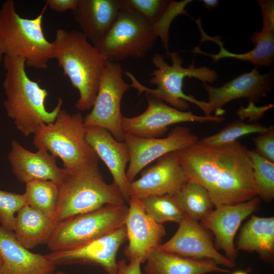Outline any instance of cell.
Masks as SVG:
<instances>
[{
  "label": "cell",
  "mask_w": 274,
  "mask_h": 274,
  "mask_svg": "<svg viewBox=\"0 0 274 274\" xmlns=\"http://www.w3.org/2000/svg\"><path fill=\"white\" fill-rule=\"evenodd\" d=\"M248 150L236 141L210 146L198 140L177 153L188 180L203 186L217 207L258 196Z\"/></svg>",
  "instance_id": "cell-1"
},
{
  "label": "cell",
  "mask_w": 274,
  "mask_h": 274,
  "mask_svg": "<svg viewBox=\"0 0 274 274\" xmlns=\"http://www.w3.org/2000/svg\"><path fill=\"white\" fill-rule=\"evenodd\" d=\"M3 63L6 71L3 86L6 95L3 106L17 129L27 137L41 126L53 122L61 109L63 99L58 98L55 108L48 111L45 100L48 92L28 77L25 61L4 56Z\"/></svg>",
  "instance_id": "cell-2"
},
{
  "label": "cell",
  "mask_w": 274,
  "mask_h": 274,
  "mask_svg": "<svg viewBox=\"0 0 274 274\" xmlns=\"http://www.w3.org/2000/svg\"><path fill=\"white\" fill-rule=\"evenodd\" d=\"M52 44L53 58L79 93L76 109H91L108 61L81 31L59 28Z\"/></svg>",
  "instance_id": "cell-3"
},
{
  "label": "cell",
  "mask_w": 274,
  "mask_h": 274,
  "mask_svg": "<svg viewBox=\"0 0 274 274\" xmlns=\"http://www.w3.org/2000/svg\"><path fill=\"white\" fill-rule=\"evenodd\" d=\"M166 56L170 58L171 65L160 53H155L152 57V62L156 69L150 74L152 78L149 83L156 85V88L145 86L130 72H124L131 80L130 87L136 89L139 95L145 93L146 95L162 100L180 111H186L189 108L188 102H191L198 107L205 116H211L207 101L199 100L193 95H187L184 92L183 81L186 77H193L203 83H211L218 77L216 72L206 66L196 67L194 61L188 67H184L182 66L183 60L177 52L167 51Z\"/></svg>",
  "instance_id": "cell-4"
},
{
  "label": "cell",
  "mask_w": 274,
  "mask_h": 274,
  "mask_svg": "<svg viewBox=\"0 0 274 274\" xmlns=\"http://www.w3.org/2000/svg\"><path fill=\"white\" fill-rule=\"evenodd\" d=\"M45 5L37 17H21L15 3L7 0L0 8V51L4 56L20 58L25 64L36 69H45L53 59L52 42L46 38L43 29Z\"/></svg>",
  "instance_id": "cell-5"
},
{
  "label": "cell",
  "mask_w": 274,
  "mask_h": 274,
  "mask_svg": "<svg viewBox=\"0 0 274 274\" xmlns=\"http://www.w3.org/2000/svg\"><path fill=\"white\" fill-rule=\"evenodd\" d=\"M33 143L38 150H45L59 157L69 173L98 165V157L86 140L81 112L71 114L61 109L53 122L38 128Z\"/></svg>",
  "instance_id": "cell-6"
},
{
  "label": "cell",
  "mask_w": 274,
  "mask_h": 274,
  "mask_svg": "<svg viewBox=\"0 0 274 274\" xmlns=\"http://www.w3.org/2000/svg\"><path fill=\"white\" fill-rule=\"evenodd\" d=\"M125 201L118 189L106 183L98 165L68 174L58 185L56 222L98 209L106 204H122Z\"/></svg>",
  "instance_id": "cell-7"
},
{
  "label": "cell",
  "mask_w": 274,
  "mask_h": 274,
  "mask_svg": "<svg viewBox=\"0 0 274 274\" xmlns=\"http://www.w3.org/2000/svg\"><path fill=\"white\" fill-rule=\"evenodd\" d=\"M128 206L106 204L56 223L47 243L51 252L71 250L125 225Z\"/></svg>",
  "instance_id": "cell-8"
},
{
  "label": "cell",
  "mask_w": 274,
  "mask_h": 274,
  "mask_svg": "<svg viewBox=\"0 0 274 274\" xmlns=\"http://www.w3.org/2000/svg\"><path fill=\"white\" fill-rule=\"evenodd\" d=\"M158 37L153 25L123 4L110 30L100 42L93 46L108 62H118L129 57H144L152 49Z\"/></svg>",
  "instance_id": "cell-9"
},
{
  "label": "cell",
  "mask_w": 274,
  "mask_h": 274,
  "mask_svg": "<svg viewBox=\"0 0 274 274\" xmlns=\"http://www.w3.org/2000/svg\"><path fill=\"white\" fill-rule=\"evenodd\" d=\"M123 73L118 62H107L92 110L83 117L85 126L105 128L120 142L124 139L121 103L130 88L123 80Z\"/></svg>",
  "instance_id": "cell-10"
},
{
  "label": "cell",
  "mask_w": 274,
  "mask_h": 274,
  "mask_svg": "<svg viewBox=\"0 0 274 274\" xmlns=\"http://www.w3.org/2000/svg\"><path fill=\"white\" fill-rule=\"evenodd\" d=\"M148 106L142 114L132 117L123 116L124 133L143 138H159L169 126L183 122H221L224 118L217 116H198L191 111L174 108L162 100L146 95Z\"/></svg>",
  "instance_id": "cell-11"
},
{
  "label": "cell",
  "mask_w": 274,
  "mask_h": 274,
  "mask_svg": "<svg viewBox=\"0 0 274 274\" xmlns=\"http://www.w3.org/2000/svg\"><path fill=\"white\" fill-rule=\"evenodd\" d=\"M127 240L124 225L77 248L50 252L45 257L54 265H90L102 268L107 274H117L116 257L120 246Z\"/></svg>",
  "instance_id": "cell-12"
},
{
  "label": "cell",
  "mask_w": 274,
  "mask_h": 274,
  "mask_svg": "<svg viewBox=\"0 0 274 274\" xmlns=\"http://www.w3.org/2000/svg\"><path fill=\"white\" fill-rule=\"evenodd\" d=\"M186 126L177 125L164 138H143L124 133V142L130 155L126 177L130 183L147 165L168 153L176 151L198 141Z\"/></svg>",
  "instance_id": "cell-13"
},
{
  "label": "cell",
  "mask_w": 274,
  "mask_h": 274,
  "mask_svg": "<svg viewBox=\"0 0 274 274\" xmlns=\"http://www.w3.org/2000/svg\"><path fill=\"white\" fill-rule=\"evenodd\" d=\"M179 224L173 236L158 247L160 249L187 258L211 261L227 268L235 266L217 251L212 233L198 221L185 214Z\"/></svg>",
  "instance_id": "cell-14"
},
{
  "label": "cell",
  "mask_w": 274,
  "mask_h": 274,
  "mask_svg": "<svg viewBox=\"0 0 274 274\" xmlns=\"http://www.w3.org/2000/svg\"><path fill=\"white\" fill-rule=\"evenodd\" d=\"M188 181L176 151L164 155L143 170L139 179L129 183V195L140 199L150 195H173Z\"/></svg>",
  "instance_id": "cell-15"
},
{
  "label": "cell",
  "mask_w": 274,
  "mask_h": 274,
  "mask_svg": "<svg viewBox=\"0 0 274 274\" xmlns=\"http://www.w3.org/2000/svg\"><path fill=\"white\" fill-rule=\"evenodd\" d=\"M260 199L257 196L246 201L218 206L200 221L214 235L215 248L223 250L224 256L233 263L237 256L234 243L237 230L242 221L257 209Z\"/></svg>",
  "instance_id": "cell-16"
},
{
  "label": "cell",
  "mask_w": 274,
  "mask_h": 274,
  "mask_svg": "<svg viewBox=\"0 0 274 274\" xmlns=\"http://www.w3.org/2000/svg\"><path fill=\"white\" fill-rule=\"evenodd\" d=\"M125 220L128 245L124 250L129 261L146 262L150 251L161 245L165 235L164 226L156 223L144 211L140 199L130 197Z\"/></svg>",
  "instance_id": "cell-17"
},
{
  "label": "cell",
  "mask_w": 274,
  "mask_h": 274,
  "mask_svg": "<svg viewBox=\"0 0 274 274\" xmlns=\"http://www.w3.org/2000/svg\"><path fill=\"white\" fill-rule=\"evenodd\" d=\"M256 66L249 72L242 74L220 87L208 83L202 86L208 95L207 101L210 114L220 110L227 102L239 98L249 101H256L271 92L274 85V71L260 74Z\"/></svg>",
  "instance_id": "cell-18"
},
{
  "label": "cell",
  "mask_w": 274,
  "mask_h": 274,
  "mask_svg": "<svg viewBox=\"0 0 274 274\" xmlns=\"http://www.w3.org/2000/svg\"><path fill=\"white\" fill-rule=\"evenodd\" d=\"M87 142L106 165L113 178V184L118 189L124 200L128 201L129 182L126 167L130 159L128 147L124 142L116 140L107 129L96 126H85Z\"/></svg>",
  "instance_id": "cell-19"
},
{
  "label": "cell",
  "mask_w": 274,
  "mask_h": 274,
  "mask_svg": "<svg viewBox=\"0 0 274 274\" xmlns=\"http://www.w3.org/2000/svg\"><path fill=\"white\" fill-rule=\"evenodd\" d=\"M56 157L43 149L32 152L24 148L18 141L11 142V149L8 155L12 170L21 182L33 180H50L60 184L68 172L59 167Z\"/></svg>",
  "instance_id": "cell-20"
},
{
  "label": "cell",
  "mask_w": 274,
  "mask_h": 274,
  "mask_svg": "<svg viewBox=\"0 0 274 274\" xmlns=\"http://www.w3.org/2000/svg\"><path fill=\"white\" fill-rule=\"evenodd\" d=\"M0 274H53L56 266L45 256L30 252L17 240L13 231L0 226Z\"/></svg>",
  "instance_id": "cell-21"
},
{
  "label": "cell",
  "mask_w": 274,
  "mask_h": 274,
  "mask_svg": "<svg viewBox=\"0 0 274 274\" xmlns=\"http://www.w3.org/2000/svg\"><path fill=\"white\" fill-rule=\"evenodd\" d=\"M122 7V0H78L73 13L81 32L94 45L110 30Z\"/></svg>",
  "instance_id": "cell-22"
},
{
  "label": "cell",
  "mask_w": 274,
  "mask_h": 274,
  "mask_svg": "<svg viewBox=\"0 0 274 274\" xmlns=\"http://www.w3.org/2000/svg\"><path fill=\"white\" fill-rule=\"evenodd\" d=\"M257 2L261 8L263 17V27L261 31L255 32L251 40L255 46L251 50L244 53H234L224 47L223 43L218 46V53L213 54L214 62L224 58H233L249 61L258 67L269 66L274 63V1L258 0Z\"/></svg>",
  "instance_id": "cell-23"
},
{
  "label": "cell",
  "mask_w": 274,
  "mask_h": 274,
  "mask_svg": "<svg viewBox=\"0 0 274 274\" xmlns=\"http://www.w3.org/2000/svg\"><path fill=\"white\" fill-rule=\"evenodd\" d=\"M144 267L146 274H206L226 273L229 270L221 268L215 262L187 258L163 251L158 247L149 252Z\"/></svg>",
  "instance_id": "cell-24"
},
{
  "label": "cell",
  "mask_w": 274,
  "mask_h": 274,
  "mask_svg": "<svg viewBox=\"0 0 274 274\" xmlns=\"http://www.w3.org/2000/svg\"><path fill=\"white\" fill-rule=\"evenodd\" d=\"M237 250L255 252L263 262L274 261V217L255 215L245 224L236 241Z\"/></svg>",
  "instance_id": "cell-25"
},
{
  "label": "cell",
  "mask_w": 274,
  "mask_h": 274,
  "mask_svg": "<svg viewBox=\"0 0 274 274\" xmlns=\"http://www.w3.org/2000/svg\"><path fill=\"white\" fill-rule=\"evenodd\" d=\"M56 222L27 204L16 214L13 232L27 249L47 244Z\"/></svg>",
  "instance_id": "cell-26"
},
{
  "label": "cell",
  "mask_w": 274,
  "mask_h": 274,
  "mask_svg": "<svg viewBox=\"0 0 274 274\" xmlns=\"http://www.w3.org/2000/svg\"><path fill=\"white\" fill-rule=\"evenodd\" d=\"M174 196L185 215L196 221H201L213 211L214 206L206 189L198 183L188 182Z\"/></svg>",
  "instance_id": "cell-27"
},
{
  "label": "cell",
  "mask_w": 274,
  "mask_h": 274,
  "mask_svg": "<svg viewBox=\"0 0 274 274\" xmlns=\"http://www.w3.org/2000/svg\"><path fill=\"white\" fill-rule=\"evenodd\" d=\"M25 184L24 194L27 204L55 221L58 199V184L50 180H33Z\"/></svg>",
  "instance_id": "cell-28"
},
{
  "label": "cell",
  "mask_w": 274,
  "mask_h": 274,
  "mask_svg": "<svg viewBox=\"0 0 274 274\" xmlns=\"http://www.w3.org/2000/svg\"><path fill=\"white\" fill-rule=\"evenodd\" d=\"M140 200L145 212L158 224L179 223L185 216L173 195H150Z\"/></svg>",
  "instance_id": "cell-29"
},
{
  "label": "cell",
  "mask_w": 274,
  "mask_h": 274,
  "mask_svg": "<svg viewBox=\"0 0 274 274\" xmlns=\"http://www.w3.org/2000/svg\"><path fill=\"white\" fill-rule=\"evenodd\" d=\"M258 196L269 203L274 198V163L264 158L255 150H248Z\"/></svg>",
  "instance_id": "cell-30"
},
{
  "label": "cell",
  "mask_w": 274,
  "mask_h": 274,
  "mask_svg": "<svg viewBox=\"0 0 274 274\" xmlns=\"http://www.w3.org/2000/svg\"><path fill=\"white\" fill-rule=\"evenodd\" d=\"M267 128L260 123L248 124L238 120L229 124L218 133L207 136L199 141L207 146H219L236 141L238 138L247 134L261 133Z\"/></svg>",
  "instance_id": "cell-31"
},
{
  "label": "cell",
  "mask_w": 274,
  "mask_h": 274,
  "mask_svg": "<svg viewBox=\"0 0 274 274\" xmlns=\"http://www.w3.org/2000/svg\"><path fill=\"white\" fill-rule=\"evenodd\" d=\"M27 205L24 194L0 190V223L4 228L13 231L16 215Z\"/></svg>",
  "instance_id": "cell-32"
},
{
  "label": "cell",
  "mask_w": 274,
  "mask_h": 274,
  "mask_svg": "<svg viewBox=\"0 0 274 274\" xmlns=\"http://www.w3.org/2000/svg\"><path fill=\"white\" fill-rule=\"evenodd\" d=\"M126 7L134 10L153 25L162 18L169 6L167 0H122Z\"/></svg>",
  "instance_id": "cell-33"
},
{
  "label": "cell",
  "mask_w": 274,
  "mask_h": 274,
  "mask_svg": "<svg viewBox=\"0 0 274 274\" xmlns=\"http://www.w3.org/2000/svg\"><path fill=\"white\" fill-rule=\"evenodd\" d=\"M255 151L264 158L274 163V126L253 138Z\"/></svg>",
  "instance_id": "cell-34"
},
{
  "label": "cell",
  "mask_w": 274,
  "mask_h": 274,
  "mask_svg": "<svg viewBox=\"0 0 274 274\" xmlns=\"http://www.w3.org/2000/svg\"><path fill=\"white\" fill-rule=\"evenodd\" d=\"M249 105L244 107L241 105V107L236 111V114L239 120L244 121L248 118L249 122L257 121L262 118L264 114L268 110L273 107V104L268 106L257 107L255 106L254 102L249 101Z\"/></svg>",
  "instance_id": "cell-35"
},
{
  "label": "cell",
  "mask_w": 274,
  "mask_h": 274,
  "mask_svg": "<svg viewBox=\"0 0 274 274\" xmlns=\"http://www.w3.org/2000/svg\"><path fill=\"white\" fill-rule=\"evenodd\" d=\"M46 5L57 12H64L68 10L73 11L77 7L78 0H47Z\"/></svg>",
  "instance_id": "cell-36"
},
{
  "label": "cell",
  "mask_w": 274,
  "mask_h": 274,
  "mask_svg": "<svg viewBox=\"0 0 274 274\" xmlns=\"http://www.w3.org/2000/svg\"><path fill=\"white\" fill-rule=\"evenodd\" d=\"M141 264L139 261H131L126 263L125 260H120L117 262V274H142Z\"/></svg>",
  "instance_id": "cell-37"
},
{
  "label": "cell",
  "mask_w": 274,
  "mask_h": 274,
  "mask_svg": "<svg viewBox=\"0 0 274 274\" xmlns=\"http://www.w3.org/2000/svg\"><path fill=\"white\" fill-rule=\"evenodd\" d=\"M201 2L204 6L210 10L217 7L219 3L218 0H203Z\"/></svg>",
  "instance_id": "cell-38"
},
{
  "label": "cell",
  "mask_w": 274,
  "mask_h": 274,
  "mask_svg": "<svg viewBox=\"0 0 274 274\" xmlns=\"http://www.w3.org/2000/svg\"><path fill=\"white\" fill-rule=\"evenodd\" d=\"M249 270H250V269H247L245 271L239 270V271H237L234 272L232 274H248Z\"/></svg>",
  "instance_id": "cell-39"
},
{
  "label": "cell",
  "mask_w": 274,
  "mask_h": 274,
  "mask_svg": "<svg viewBox=\"0 0 274 274\" xmlns=\"http://www.w3.org/2000/svg\"><path fill=\"white\" fill-rule=\"evenodd\" d=\"M3 57H4V55H3V54L0 51V66H1V65L2 63L3 62Z\"/></svg>",
  "instance_id": "cell-40"
},
{
  "label": "cell",
  "mask_w": 274,
  "mask_h": 274,
  "mask_svg": "<svg viewBox=\"0 0 274 274\" xmlns=\"http://www.w3.org/2000/svg\"><path fill=\"white\" fill-rule=\"evenodd\" d=\"M2 263H3V259H2V256L0 254V268L2 265Z\"/></svg>",
  "instance_id": "cell-41"
},
{
  "label": "cell",
  "mask_w": 274,
  "mask_h": 274,
  "mask_svg": "<svg viewBox=\"0 0 274 274\" xmlns=\"http://www.w3.org/2000/svg\"><path fill=\"white\" fill-rule=\"evenodd\" d=\"M53 274H64V273L62 271H59L56 272H54Z\"/></svg>",
  "instance_id": "cell-42"
}]
</instances>
